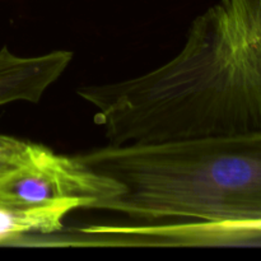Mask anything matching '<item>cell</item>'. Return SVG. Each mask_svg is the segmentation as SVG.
<instances>
[{"instance_id": "6da1fadb", "label": "cell", "mask_w": 261, "mask_h": 261, "mask_svg": "<svg viewBox=\"0 0 261 261\" xmlns=\"http://www.w3.org/2000/svg\"><path fill=\"white\" fill-rule=\"evenodd\" d=\"M76 93L110 144L261 133V0H219L165 64Z\"/></svg>"}, {"instance_id": "7a4b0ae2", "label": "cell", "mask_w": 261, "mask_h": 261, "mask_svg": "<svg viewBox=\"0 0 261 261\" xmlns=\"http://www.w3.org/2000/svg\"><path fill=\"white\" fill-rule=\"evenodd\" d=\"M78 157L121 186L99 212L143 222H261V133L109 143Z\"/></svg>"}, {"instance_id": "3957f363", "label": "cell", "mask_w": 261, "mask_h": 261, "mask_svg": "<svg viewBox=\"0 0 261 261\" xmlns=\"http://www.w3.org/2000/svg\"><path fill=\"white\" fill-rule=\"evenodd\" d=\"M121 186L92 170L78 155H64L46 148L31 162L0 173V205L35 208L65 200H79L87 211H98L115 198Z\"/></svg>"}, {"instance_id": "277c9868", "label": "cell", "mask_w": 261, "mask_h": 261, "mask_svg": "<svg viewBox=\"0 0 261 261\" xmlns=\"http://www.w3.org/2000/svg\"><path fill=\"white\" fill-rule=\"evenodd\" d=\"M73 60V53L54 50L37 56H19L0 50V106L12 102L37 103Z\"/></svg>"}]
</instances>
